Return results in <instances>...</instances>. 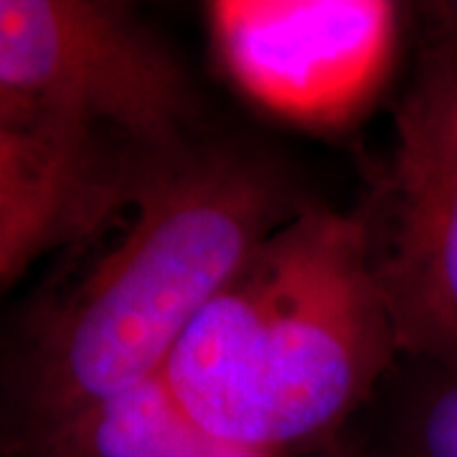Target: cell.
<instances>
[{"label":"cell","instance_id":"obj_10","mask_svg":"<svg viewBox=\"0 0 457 457\" xmlns=\"http://www.w3.org/2000/svg\"><path fill=\"white\" fill-rule=\"evenodd\" d=\"M300 457H371L366 455V453H361L359 447H351V445H345L341 440H333L328 442L326 447H318V450H312V453H305V455Z\"/></svg>","mask_w":457,"mask_h":457},{"label":"cell","instance_id":"obj_1","mask_svg":"<svg viewBox=\"0 0 457 457\" xmlns=\"http://www.w3.org/2000/svg\"><path fill=\"white\" fill-rule=\"evenodd\" d=\"M303 206L278 165L246 147L198 140L150 165L125 231L33 315L5 447L161 374L206 305Z\"/></svg>","mask_w":457,"mask_h":457},{"label":"cell","instance_id":"obj_11","mask_svg":"<svg viewBox=\"0 0 457 457\" xmlns=\"http://www.w3.org/2000/svg\"><path fill=\"white\" fill-rule=\"evenodd\" d=\"M0 455H5V432H3V422H0Z\"/></svg>","mask_w":457,"mask_h":457},{"label":"cell","instance_id":"obj_9","mask_svg":"<svg viewBox=\"0 0 457 457\" xmlns=\"http://www.w3.org/2000/svg\"><path fill=\"white\" fill-rule=\"evenodd\" d=\"M414 16L420 18V29L437 33L457 44V0H437L414 5Z\"/></svg>","mask_w":457,"mask_h":457},{"label":"cell","instance_id":"obj_4","mask_svg":"<svg viewBox=\"0 0 457 457\" xmlns=\"http://www.w3.org/2000/svg\"><path fill=\"white\" fill-rule=\"evenodd\" d=\"M389 155L356 209L399 353L457 363V44L420 29Z\"/></svg>","mask_w":457,"mask_h":457},{"label":"cell","instance_id":"obj_5","mask_svg":"<svg viewBox=\"0 0 457 457\" xmlns=\"http://www.w3.org/2000/svg\"><path fill=\"white\" fill-rule=\"evenodd\" d=\"M402 5L386 0H219L206 5L231 84L264 112L318 132L369 112L394 69Z\"/></svg>","mask_w":457,"mask_h":457},{"label":"cell","instance_id":"obj_2","mask_svg":"<svg viewBox=\"0 0 457 457\" xmlns=\"http://www.w3.org/2000/svg\"><path fill=\"white\" fill-rule=\"evenodd\" d=\"M396 356L359 216L305 204L206 305L163 376L212 435L293 457L338 440Z\"/></svg>","mask_w":457,"mask_h":457},{"label":"cell","instance_id":"obj_6","mask_svg":"<svg viewBox=\"0 0 457 457\" xmlns=\"http://www.w3.org/2000/svg\"><path fill=\"white\" fill-rule=\"evenodd\" d=\"M143 173L82 158L0 107V293L44 254L79 245L128 212Z\"/></svg>","mask_w":457,"mask_h":457},{"label":"cell","instance_id":"obj_7","mask_svg":"<svg viewBox=\"0 0 457 457\" xmlns=\"http://www.w3.org/2000/svg\"><path fill=\"white\" fill-rule=\"evenodd\" d=\"M16 457H272L212 435L163 371L8 442Z\"/></svg>","mask_w":457,"mask_h":457},{"label":"cell","instance_id":"obj_8","mask_svg":"<svg viewBox=\"0 0 457 457\" xmlns=\"http://www.w3.org/2000/svg\"><path fill=\"white\" fill-rule=\"evenodd\" d=\"M429 376L409 407L399 457H457V363H420Z\"/></svg>","mask_w":457,"mask_h":457},{"label":"cell","instance_id":"obj_3","mask_svg":"<svg viewBox=\"0 0 457 457\" xmlns=\"http://www.w3.org/2000/svg\"><path fill=\"white\" fill-rule=\"evenodd\" d=\"M0 107L132 176L198 143L186 66L125 3L0 0Z\"/></svg>","mask_w":457,"mask_h":457}]
</instances>
